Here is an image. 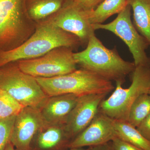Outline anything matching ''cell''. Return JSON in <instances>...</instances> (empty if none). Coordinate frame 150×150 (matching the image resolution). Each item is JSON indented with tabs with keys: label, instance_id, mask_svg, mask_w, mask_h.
Listing matches in <instances>:
<instances>
[{
	"label": "cell",
	"instance_id": "6da1fadb",
	"mask_svg": "<svg viewBox=\"0 0 150 150\" xmlns=\"http://www.w3.org/2000/svg\"><path fill=\"white\" fill-rule=\"evenodd\" d=\"M82 45L76 35L48 22H42L36 23L33 34L20 46L0 52V68L21 60L38 58L58 47H69L74 50Z\"/></svg>",
	"mask_w": 150,
	"mask_h": 150
},
{
	"label": "cell",
	"instance_id": "9a60e30c",
	"mask_svg": "<svg viewBox=\"0 0 150 150\" xmlns=\"http://www.w3.org/2000/svg\"><path fill=\"white\" fill-rule=\"evenodd\" d=\"M69 0H25L28 14L36 23L42 22L57 13Z\"/></svg>",
	"mask_w": 150,
	"mask_h": 150
},
{
	"label": "cell",
	"instance_id": "4316f807",
	"mask_svg": "<svg viewBox=\"0 0 150 150\" xmlns=\"http://www.w3.org/2000/svg\"><path fill=\"white\" fill-rule=\"evenodd\" d=\"M69 150H90V149L89 147L87 149H84L83 148H73L70 149Z\"/></svg>",
	"mask_w": 150,
	"mask_h": 150
},
{
	"label": "cell",
	"instance_id": "484cf974",
	"mask_svg": "<svg viewBox=\"0 0 150 150\" xmlns=\"http://www.w3.org/2000/svg\"><path fill=\"white\" fill-rule=\"evenodd\" d=\"M4 150H16L13 145L10 142L6 146L5 149Z\"/></svg>",
	"mask_w": 150,
	"mask_h": 150
},
{
	"label": "cell",
	"instance_id": "9c48e42d",
	"mask_svg": "<svg viewBox=\"0 0 150 150\" xmlns=\"http://www.w3.org/2000/svg\"><path fill=\"white\" fill-rule=\"evenodd\" d=\"M45 21L77 36L82 45H87L90 38L95 34L89 11L81 8L74 0H69L61 10Z\"/></svg>",
	"mask_w": 150,
	"mask_h": 150
},
{
	"label": "cell",
	"instance_id": "7a4b0ae2",
	"mask_svg": "<svg viewBox=\"0 0 150 150\" xmlns=\"http://www.w3.org/2000/svg\"><path fill=\"white\" fill-rule=\"evenodd\" d=\"M74 58L77 65L82 69L122 83L136 67L134 62L122 59L116 48H106L95 34L90 38L84 50L74 53Z\"/></svg>",
	"mask_w": 150,
	"mask_h": 150
},
{
	"label": "cell",
	"instance_id": "7402d4cb",
	"mask_svg": "<svg viewBox=\"0 0 150 150\" xmlns=\"http://www.w3.org/2000/svg\"><path fill=\"white\" fill-rule=\"evenodd\" d=\"M114 150H143L115 137L111 142Z\"/></svg>",
	"mask_w": 150,
	"mask_h": 150
},
{
	"label": "cell",
	"instance_id": "52a82bcc",
	"mask_svg": "<svg viewBox=\"0 0 150 150\" xmlns=\"http://www.w3.org/2000/svg\"><path fill=\"white\" fill-rule=\"evenodd\" d=\"M73 51L69 47H58L38 58L16 62L21 71L34 77H54L77 69Z\"/></svg>",
	"mask_w": 150,
	"mask_h": 150
},
{
	"label": "cell",
	"instance_id": "277c9868",
	"mask_svg": "<svg viewBox=\"0 0 150 150\" xmlns=\"http://www.w3.org/2000/svg\"><path fill=\"white\" fill-rule=\"evenodd\" d=\"M36 25L28 14L25 0H0V52L20 46L33 34Z\"/></svg>",
	"mask_w": 150,
	"mask_h": 150
},
{
	"label": "cell",
	"instance_id": "ba28073f",
	"mask_svg": "<svg viewBox=\"0 0 150 150\" xmlns=\"http://www.w3.org/2000/svg\"><path fill=\"white\" fill-rule=\"evenodd\" d=\"M131 7L127 5L112 21L107 24H92L94 30H108L121 38L128 46L133 56L135 66L150 67V59L146 50L149 44L137 31L131 19Z\"/></svg>",
	"mask_w": 150,
	"mask_h": 150
},
{
	"label": "cell",
	"instance_id": "7c38bea8",
	"mask_svg": "<svg viewBox=\"0 0 150 150\" xmlns=\"http://www.w3.org/2000/svg\"><path fill=\"white\" fill-rule=\"evenodd\" d=\"M115 137L113 119L99 111L90 124L70 141L68 148L97 146L111 142Z\"/></svg>",
	"mask_w": 150,
	"mask_h": 150
},
{
	"label": "cell",
	"instance_id": "30bf717a",
	"mask_svg": "<svg viewBox=\"0 0 150 150\" xmlns=\"http://www.w3.org/2000/svg\"><path fill=\"white\" fill-rule=\"evenodd\" d=\"M40 109L25 107L16 117L10 142L16 150H30V145L38 132L47 125Z\"/></svg>",
	"mask_w": 150,
	"mask_h": 150
},
{
	"label": "cell",
	"instance_id": "cb8c5ba5",
	"mask_svg": "<svg viewBox=\"0 0 150 150\" xmlns=\"http://www.w3.org/2000/svg\"><path fill=\"white\" fill-rule=\"evenodd\" d=\"M137 128L142 136L150 142V113Z\"/></svg>",
	"mask_w": 150,
	"mask_h": 150
},
{
	"label": "cell",
	"instance_id": "ffe728a7",
	"mask_svg": "<svg viewBox=\"0 0 150 150\" xmlns=\"http://www.w3.org/2000/svg\"><path fill=\"white\" fill-rule=\"evenodd\" d=\"M24 107L9 94L0 88V118L16 116Z\"/></svg>",
	"mask_w": 150,
	"mask_h": 150
},
{
	"label": "cell",
	"instance_id": "83f0119b",
	"mask_svg": "<svg viewBox=\"0 0 150 150\" xmlns=\"http://www.w3.org/2000/svg\"><path fill=\"white\" fill-rule=\"evenodd\" d=\"M149 94L150 95V89H149Z\"/></svg>",
	"mask_w": 150,
	"mask_h": 150
},
{
	"label": "cell",
	"instance_id": "5bb4252c",
	"mask_svg": "<svg viewBox=\"0 0 150 150\" xmlns=\"http://www.w3.org/2000/svg\"><path fill=\"white\" fill-rule=\"evenodd\" d=\"M70 142L64 124H47L33 138L30 150H64Z\"/></svg>",
	"mask_w": 150,
	"mask_h": 150
},
{
	"label": "cell",
	"instance_id": "8fae6325",
	"mask_svg": "<svg viewBox=\"0 0 150 150\" xmlns=\"http://www.w3.org/2000/svg\"><path fill=\"white\" fill-rule=\"evenodd\" d=\"M106 96L104 94H92L79 97L64 124L70 141L90 124L98 113L100 105Z\"/></svg>",
	"mask_w": 150,
	"mask_h": 150
},
{
	"label": "cell",
	"instance_id": "3957f363",
	"mask_svg": "<svg viewBox=\"0 0 150 150\" xmlns=\"http://www.w3.org/2000/svg\"><path fill=\"white\" fill-rule=\"evenodd\" d=\"M48 97L73 94L79 96L88 94L107 95L114 89L112 81L81 69L54 77H35Z\"/></svg>",
	"mask_w": 150,
	"mask_h": 150
},
{
	"label": "cell",
	"instance_id": "d4e9b609",
	"mask_svg": "<svg viewBox=\"0 0 150 150\" xmlns=\"http://www.w3.org/2000/svg\"><path fill=\"white\" fill-rule=\"evenodd\" d=\"M90 150H114L111 142L97 146L89 147Z\"/></svg>",
	"mask_w": 150,
	"mask_h": 150
},
{
	"label": "cell",
	"instance_id": "5b68a950",
	"mask_svg": "<svg viewBox=\"0 0 150 150\" xmlns=\"http://www.w3.org/2000/svg\"><path fill=\"white\" fill-rule=\"evenodd\" d=\"M122 83L116 82V88L107 99L100 105L99 111L111 119L128 121L132 105L140 96L149 93L150 88V67L138 66L132 72V83L123 88Z\"/></svg>",
	"mask_w": 150,
	"mask_h": 150
},
{
	"label": "cell",
	"instance_id": "603a6c76",
	"mask_svg": "<svg viewBox=\"0 0 150 150\" xmlns=\"http://www.w3.org/2000/svg\"><path fill=\"white\" fill-rule=\"evenodd\" d=\"M104 0H74L75 3L85 11L95 9Z\"/></svg>",
	"mask_w": 150,
	"mask_h": 150
},
{
	"label": "cell",
	"instance_id": "e0dca14e",
	"mask_svg": "<svg viewBox=\"0 0 150 150\" xmlns=\"http://www.w3.org/2000/svg\"><path fill=\"white\" fill-rule=\"evenodd\" d=\"M116 137L143 150H150V142L128 121L113 120Z\"/></svg>",
	"mask_w": 150,
	"mask_h": 150
},
{
	"label": "cell",
	"instance_id": "8992f818",
	"mask_svg": "<svg viewBox=\"0 0 150 150\" xmlns=\"http://www.w3.org/2000/svg\"><path fill=\"white\" fill-rule=\"evenodd\" d=\"M0 88L24 107L40 109L48 98L35 77L21 71L16 62L0 68Z\"/></svg>",
	"mask_w": 150,
	"mask_h": 150
},
{
	"label": "cell",
	"instance_id": "44dd1931",
	"mask_svg": "<svg viewBox=\"0 0 150 150\" xmlns=\"http://www.w3.org/2000/svg\"><path fill=\"white\" fill-rule=\"evenodd\" d=\"M16 116L0 118V150H4L10 142L11 134Z\"/></svg>",
	"mask_w": 150,
	"mask_h": 150
},
{
	"label": "cell",
	"instance_id": "4fadbf2b",
	"mask_svg": "<svg viewBox=\"0 0 150 150\" xmlns=\"http://www.w3.org/2000/svg\"><path fill=\"white\" fill-rule=\"evenodd\" d=\"M79 97L73 94L48 97L39 109L46 123L50 125L64 124Z\"/></svg>",
	"mask_w": 150,
	"mask_h": 150
},
{
	"label": "cell",
	"instance_id": "d6986e66",
	"mask_svg": "<svg viewBox=\"0 0 150 150\" xmlns=\"http://www.w3.org/2000/svg\"><path fill=\"white\" fill-rule=\"evenodd\" d=\"M150 113V95L143 94L135 100L129 111L128 122L137 128Z\"/></svg>",
	"mask_w": 150,
	"mask_h": 150
},
{
	"label": "cell",
	"instance_id": "2e32d148",
	"mask_svg": "<svg viewBox=\"0 0 150 150\" xmlns=\"http://www.w3.org/2000/svg\"><path fill=\"white\" fill-rule=\"evenodd\" d=\"M133 11L134 24L150 45V0H128Z\"/></svg>",
	"mask_w": 150,
	"mask_h": 150
},
{
	"label": "cell",
	"instance_id": "ac0fdd59",
	"mask_svg": "<svg viewBox=\"0 0 150 150\" xmlns=\"http://www.w3.org/2000/svg\"><path fill=\"white\" fill-rule=\"evenodd\" d=\"M128 0H104L95 9L89 11L92 24L103 23L109 17L120 13L128 5Z\"/></svg>",
	"mask_w": 150,
	"mask_h": 150
}]
</instances>
